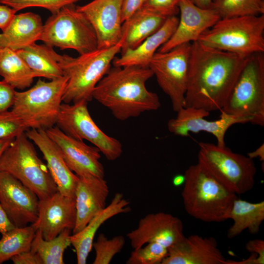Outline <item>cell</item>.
Returning a JSON list of instances; mask_svg holds the SVG:
<instances>
[{"label":"cell","mask_w":264,"mask_h":264,"mask_svg":"<svg viewBox=\"0 0 264 264\" xmlns=\"http://www.w3.org/2000/svg\"><path fill=\"white\" fill-rule=\"evenodd\" d=\"M248 57L192 43L185 107L221 110Z\"/></svg>","instance_id":"1"},{"label":"cell","mask_w":264,"mask_h":264,"mask_svg":"<svg viewBox=\"0 0 264 264\" xmlns=\"http://www.w3.org/2000/svg\"><path fill=\"white\" fill-rule=\"evenodd\" d=\"M153 76L149 67L113 66L96 85L92 99L121 121L157 110L161 107L159 97L146 87V82Z\"/></svg>","instance_id":"2"},{"label":"cell","mask_w":264,"mask_h":264,"mask_svg":"<svg viewBox=\"0 0 264 264\" xmlns=\"http://www.w3.org/2000/svg\"><path fill=\"white\" fill-rule=\"evenodd\" d=\"M184 176L181 197L187 214L206 222H220L228 220L237 195L226 188L198 163L189 166Z\"/></svg>","instance_id":"3"},{"label":"cell","mask_w":264,"mask_h":264,"mask_svg":"<svg viewBox=\"0 0 264 264\" xmlns=\"http://www.w3.org/2000/svg\"><path fill=\"white\" fill-rule=\"evenodd\" d=\"M122 44L121 39L113 46L97 48L77 57L56 52V60L64 75L68 78L62 101L74 104L91 101L95 88L110 69L116 55L121 51Z\"/></svg>","instance_id":"4"},{"label":"cell","mask_w":264,"mask_h":264,"mask_svg":"<svg viewBox=\"0 0 264 264\" xmlns=\"http://www.w3.org/2000/svg\"><path fill=\"white\" fill-rule=\"evenodd\" d=\"M221 111L242 118L247 123L264 126V52L248 57Z\"/></svg>","instance_id":"5"},{"label":"cell","mask_w":264,"mask_h":264,"mask_svg":"<svg viewBox=\"0 0 264 264\" xmlns=\"http://www.w3.org/2000/svg\"><path fill=\"white\" fill-rule=\"evenodd\" d=\"M198 41L242 57L264 52V14L220 19Z\"/></svg>","instance_id":"6"},{"label":"cell","mask_w":264,"mask_h":264,"mask_svg":"<svg viewBox=\"0 0 264 264\" xmlns=\"http://www.w3.org/2000/svg\"><path fill=\"white\" fill-rule=\"evenodd\" d=\"M67 81L65 75L49 82L39 79L30 88L16 91L11 110L28 129L54 126Z\"/></svg>","instance_id":"7"},{"label":"cell","mask_w":264,"mask_h":264,"mask_svg":"<svg viewBox=\"0 0 264 264\" xmlns=\"http://www.w3.org/2000/svg\"><path fill=\"white\" fill-rule=\"evenodd\" d=\"M0 171L14 176L40 200L58 191L46 165L38 156L25 132L18 135L3 153L0 158Z\"/></svg>","instance_id":"8"},{"label":"cell","mask_w":264,"mask_h":264,"mask_svg":"<svg viewBox=\"0 0 264 264\" xmlns=\"http://www.w3.org/2000/svg\"><path fill=\"white\" fill-rule=\"evenodd\" d=\"M198 145V163L226 188L237 195L253 188L257 171L253 159L226 146L208 142Z\"/></svg>","instance_id":"9"},{"label":"cell","mask_w":264,"mask_h":264,"mask_svg":"<svg viewBox=\"0 0 264 264\" xmlns=\"http://www.w3.org/2000/svg\"><path fill=\"white\" fill-rule=\"evenodd\" d=\"M73 5L63 7L47 19L40 40L52 47L71 49L82 55L97 49V40L90 22Z\"/></svg>","instance_id":"10"},{"label":"cell","mask_w":264,"mask_h":264,"mask_svg":"<svg viewBox=\"0 0 264 264\" xmlns=\"http://www.w3.org/2000/svg\"><path fill=\"white\" fill-rule=\"evenodd\" d=\"M191 45L187 43L166 52H157L149 66L176 112L185 107Z\"/></svg>","instance_id":"11"},{"label":"cell","mask_w":264,"mask_h":264,"mask_svg":"<svg viewBox=\"0 0 264 264\" xmlns=\"http://www.w3.org/2000/svg\"><path fill=\"white\" fill-rule=\"evenodd\" d=\"M87 105V102L62 104L56 123L57 126L76 139L90 142L108 160H115L123 153L121 143L98 127L91 117Z\"/></svg>","instance_id":"12"},{"label":"cell","mask_w":264,"mask_h":264,"mask_svg":"<svg viewBox=\"0 0 264 264\" xmlns=\"http://www.w3.org/2000/svg\"><path fill=\"white\" fill-rule=\"evenodd\" d=\"M39 199L11 174L0 171V204L15 227H24L37 220Z\"/></svg>","instance_id":"13"},{"label":"cell","mask_w":264,"mask_h":264,"mask_svg":"<svg viewBox=\"0 0 264 264\" xmlns=\"http://www.w3.org/2000/svg\"><path fill=\"white\" fill-rule=\"evenodd\" d=\"M60 149L69 168L78 176L104 178L100 150L65 133L57 126L45 130Z\"/></svg>","instance_id":"14"},{"label":"cell","mask_w":264,"mask_h":264,"mask_svg":"<svg viewBox=\"0 0 264 264\" xmlns=\"http://www.w3.org/2000/svg\"><path fill=\"white\" fill-rule=\"evenodd\" d=\"M123 0H93L76 9L87 19L95 33L98 48L113 46L122 36Z\"/></svg>","instance_id":"15"},{"label":"cell","mask_w":264,"mask_h":264,"mask_svg":"<svg viewBox=\"0 0 264 264\" xmlns=\"http://www.w3.org/2000/svg\"><path fill=\"white\" fill-rule=\"evenodd\" d=\"M176 118L170 119L167 123L169 131L174 134L186 137L190 132L198 133L205 132L214 135L217 145L225 146L224 137L229 128L236 124H244L247 121L241 117L221 112L219 119L209 121L205 117L210 112L193 107H183L179 110Z\"/></svg>","instance_id":"16"},{"label":"cell","mask_w":264,"mask_h":264,"mask_svg":"<svg viewBox=\"0 0 264 264\" xmlns=\"http://www.w3.org/2000/svg\"><path fill=\"white\" fill-rule=\"evenodd\" d=\"M126 236L133 249L152 242L159 243L168 248L185 237L180 219L161 212L149 214L141 218L136 228Z\"/></svg>","instance_id":"17"},{"label":"cell","mask_w":264,"mask_h":264,"mask_svg":"<svg viewBox=\"0 0 264 264\" xmlns=\"http://www.w3.org/2000/svg\"><path fill=\"white\" fill-rule=\"evenodd\" d=\"M178 8L180 16L177 25L169 40L158 49V52H166L181 44L198 41L205 31L220 19L213 8H200L190 0H181Z\"/></svg>","instance_id":"18"},{"label":"cell","mask_w":264,"mask_h":264,"mask_svg":"<svg viewBox=\"0 0 264 264\" xmlns=\"http://www.w3.org/2000/svg\"><path fill=\"white\" fill-rule=\"evenodd\" d=\"M76 219L74 198L65 196L58 191L50 197L39 199L38 217L32 223L45 240L57 237L62 231H72Z\"/></svg>","instance_id":"19"},{"label":"cell","mask_w":264,"mask_h":264,"mask_svg":"<svg viewBox=\"0 0 264 264\" xmlns=\"http://www.w3.org/2000/svg\"><path fill=\"white\" fill-rule=\"evenodd\" d=\"M227 260L212 237H185L168 248L161 264H226Z\"/></svg>","instance_id":"20"},{"label":"cell","mask_w":264,"mask_h":264,"mask_svg":"<svg viewBox=\"0 0 264 264\" xmlns=\"http://www.w3.org/2000/svg\"><path fill=\"white\" fill-rule=\"evenodd\" d=\"M25 133L42 153L58 191L65 196L75 198L79 177L67 166L60 149L45 130L29 129Z\"/></svg>","instance_id":"21"},{"label":"cell","mask_w":264,"mask_h":264,"mask_svg":"<svg viewBox=\"0 0 264 264\" xmlns=\"http://www.w3.org/2000/svg\"><path fill=\"white\" fill-rule=\"evenodd\" d=\"M75 192L76 222L72 234L80 231L106 206L109 188L104 178L78 176Z\"/></svg>","instance_id":"22"},{"label":"cell","mask_w":264,"mask_h":264,"mask_svg":"<svg viewBox=\"0 0 264 264\" xmlns=\"http://www.w3.org/2000/svg\"><path fill=\"white\" fill-rule=\"evenodd\" d=\"M130 202L122 194H115L110 204L96 215L80 231L70 235L71 244L74 247L78 264H85L92 248L93 240L100 227L110 218L131 211Z\"/></svg>","instance_id":"23"},{"label":"cell","mask_w":264,"mask_h":264,"mask_svg":"<svg viewBox=\"0 0 264 264\" xmlns=\"http://www.w3.org/2000/svg\"><path fill=\"white\" fill-rule=\"evenodd\" d=\"M178 22L176 16L169 17L162 26L136 47L121 53V56L112 61L114 66H138L149 67L154 55L174 33Z\"/></svg>","instance_id":"24"},{"label":"cell","mask_w":264,"mask_h":264,"mask_svg":"<svg viewBox=\"0 0 264 264\" xmlns=\"http://www.w3.org/2000/svg\"><path fill=\"white\" fill-rule=\"evenodd\" d=\"M43 23L41 17L32 12L15 14L7 27L0 33V48L17 51L40 40Z\"/></svg>","instance_id":"25"},{"label":"cell","mask_w":264,"mask_h":264,"mask_svg":"<svg viewBox=\"0 0 264 264\" xmlns=\"http://www.w3.org/2000/svg\"><path fill=\"white\" fill-rule=\"evenodd\" d=\"M167 18L143 7L135 12L123 22L121 53L136 47L154 33Z\"/></svg>","instance_id":"26"},{"label":"cell","mask_w":264,"mask_h":264,"mask_svg":"<svg viewBox=\"0 0 264 264\" xmlns=\"http://www.w3.org/2000/svg\"><path fill=\"white\" fill-rule=\"evenodd\" d=\"M228 219L233 223L227 231L228 238L233 239L245 229L252 235L257 234L264 220V201L252 203L238 198L233 203Z\"/></svg>","instance_id":"27"},{"label":"cell","mask_w":264,"mask_h":264,"mask_svg":"<svg viewBox=\"0 0 264 264\" xmlns=\"http://www.w3.org/2000/svg\"><path fill=\"white\" fill-rule=\"evenodd\" d=\"M16 51L36 77L51 80L64 76L52 47L34 43Z\"/></svg>","instance_id":"28"},{"label":"cell","mask_w":264,"mask_h":264,"mask_svg":"<svg viewBox=\"0 0 264 264\" xmlns=\"http://www.w3.org/2000/svg\"><path fill=\"white\" fill-rule=\"evenodd\" d=\"M0 75L3 80L15 89L29 88L36 78L16 51L0 48Z\"/></svg>","instance_id":"29"},{"label":"cell","mask_w":264,"mask_h":264,"mask_svg":"<svg viewBox=\"0 0 264 264\" xmlns=\"http://www.w3.org/2000/svg\"><path fill=\"white\" fill-rule=\"evenodd\" d=\"M71 232L72 230L66 229L55 238L45 240L40 231L37 230L31 249L39 255L43 264H64V252L71 245Z\"/></svg>","instance_id":"30"},{"label":"cell","mask_w":264,"mask_h":264,"mask_svg":"<svg viewBox=\"0 0 264 264\" xmlns=\"http://www.w3.org/2000/svg\"><path fill=\"white\" fill-rule=\"evenodd\" d=\"M37 229L31 224L15 227L2 235L0 240V264L15 255L30 250Z\"/></svg>","instance_id":"31"},{"label":"cell","mask_w":264,"mask_h":264,"mask_svg":"<svg viewBox=\"0 0 264 264\" xmlns=\"http://www.w3.org/2000/svg\"><path fill=\"white\" fill-rule=\"evenodd\" d=\"M220 19L264 14V0H220L213 2Z\"/></svg>","instance_id":"32"},{"label":"cell","mask_w":264,"mask_h":264,"mask_svg":"<svg viewBox=\"0 0 264 264\" xmlns=\"http://www.w3.org/2000/svg\"><path fill=\"white\" fill-rule=\"evenodd\" d=\"M125 243V239L121 235L109 239L105 234H100L92 244L95 252L93 264H109L114 256L121 251Z\"/></svg>","instance_id":"33"},{"label":"cell","mask_w":264,"mask_h":264,"mask_svg":"<svg viewBox=\"0 0 264 264\" xmlns=\"http://www.w3.org/2000/svg\"><path fill=\"white\" fill-rule=\"evenodd\" d=\"M168 248L152 242L145 246L134 249L126 261L127 264H161L167 256Z\"/></svg>","instance_id":"34"},{"label":"cell","mask_w":264,"mask_h":264,"mask_svg":"<svg viewBox=\"0 0 264 264\" xmlns=\"http://www.w3.org/2000/svg\"><path fill=\"white\" fill-rule=\"evenodd\" d=\"M80 0H0V3L7 5L16 12L24 8L39 7L49 11L52 14L63 7L73 5Z\"/></svg>","instance_id":"35"},{"label":"cell","mask_w":264,"mask_h":264,"mask_svg":"<svg viewBox=\"0 0 264 264\" xmlns=\"http://www.w3.org/2000/svg\"><path fill=\"white\" fill-rule=\"evenodd\" d=\"M28 129L11 110L0 112V139L15 138Z\"/></svg>","instance_id":"36"},{"label":"cell","mask_w":264,"mask_h":264,"mask_svg":"<svg viewBox=\"0 0 264 264\" xmlns=\"http://www.w3.org/2000/svg\"><path fill=\"white\" fill-rule=\"evenodd\" d=\"M181 0H146L143 7L166 17L175 16Z\"/></svg>","instance_id":"37"},{"label":"cell","mask_w":264,"mask_h":264,"mask_svg":"<svg viewBox=\"0 0 264 264\" xmlns=\"http://www.w3.org/2000/svg\"><path fill=\"white\" fill-rule=\"evenodd\" d=\"M16 90L3 80L0 81V112L8 110L13 104Z\"/></svg>","instance_id":"38"},{"label":"cell","mask_w":264,"mask_h":264,"mask_svg":"<svg viewBox=\"0 0 264 264\" xmlns=\"http://www.w3.org/2000/svg\"><path fill=\"white\" fill-rule=\"evenodd\" d=\"M11 260L14 264H43L39 255L31 249L15 255Z\"/></svg>","instance_id":"39"},{"label":"cell","mask_w":264,"mask_h":264,"mask_svg":"<svg viewBox=\"0 0 264 264\" xmlns=\"http://www.w3.org/2000/svg\"><path fill=\"white\" fill-rule=\"evenodd\" d=\"M146 0H123L122 21L124 22L135 12L143 7Z\"/></svg>","instance_id":"40"},{"label":"cell","mask_w":264,"mask_h":264,"mask_svg":"<svg viewBox=\"0 0 264 264\" xmlns=\"http://www.w3.org/2000/svg\"><path fill=\"white\" fill-rule=\"evenodd\" d=\"M17 12L10 7L0 4V29L3 31L9 25Z\"/></svg>","instance_id":"41"},{"label":"cell","mask_w":264,"mask_h":264,"mask_svg":"<svg viewBox=\"0 0 264 264\" xmlns=\"http://www.w3.org/2000/svg\"><path fill=\"white\" fill-rule=\"evenodd\" d=\"M245 249L249 252L256 253L264 259V241L262 239L249 241L245 244Z\"/></svg>","instance_id":"42"},{"label":"cell","mask_w":264,"mask_h":264,"mask_svg":"<svg viewBox=\"0 0 264 264\" xmlns=\"http://www.w3.org/2000/svg\"><path fill=\"white\" fill-rule=\"evenodd\" d=\"M14 227L0 204V233L2 235Z\"/></svg>","instance_id":"43"},{"label":"cell","mask_w":264,"mask_h":264,"mask_svg":"<svg viewBox=\"0 0 264 264\" xmlns=\"http://www.w3.org/2000/svg\"><path fill=\"white\" fill-rule=\"evenodd\" d=\"M264 259L261 258L256 253H252L250 256L247 259L241 261H234L227 260L226 264H264Z\"/></svg>","instance_id":"44"},{"label":"cell","mask_w":264,"mask_h":264,"mask_svg":"<svg viewBox=\"0 0 264 264\" xmlns=\"http://www.w3.org/2000/svg\"><path fill=\"white\" fill-rule=\"evenodd\" d=\"M247 156L252 159H253L254 158L259 157L261 161H264V144H262L254 151L248 153Z\"/></svg>","instance_id":"45"},{"label":"cell","mask_w":264,"mask_h":264,"mask_svg":"<svg viewBox=\"0 0 264 264\" xmlns=\"http://www.w3.org/2000/svg\"><path fill=\"white\" fill-rule=\"evenodd\" d=\"M197 6L204 9L211 8L213 0H190Z\"/></svg>","instance_id":"46"},{"label":"cell","mask_w":264,"mask_h":264,"mask_svg":"<svg viewBox=\"0 0 264 264\" xmlns=\"http://www.w3.org/2000/svg\"><path fill=\"white\" fill-rule=\"evenodd\" d=\"M15 138H8L0 139V158L3 153L11 144Z\"/></svg>","instance_id":"47"},{"label":"cell","mask_w":264,"mask_h":264,"mask_svg":"<svg viewBox=\"0 0 264 264\" xmlns=\"http://www.w3.org/2000/svg\"><path fill=\"white\" fill-rule=\"evenodd\" d=\"M185 181L184 175H178L174 176L173 179V183L175 186H179L183 185Z\"/></svg>","instance_id":"48"},{"label":"cell","mask_w":264,"mask_h":264,"mask_svg":"<svg viewBox=\"0 0 264 264\" xmlns=\"http://www.w3.org/2000/svg\"><path fill=\"white\" fill-rule=\"evenodd\" d=\"M213 0V2H217L219 1L220 0Z\"/></svg>","instance_id":"49"}]
</instances>
